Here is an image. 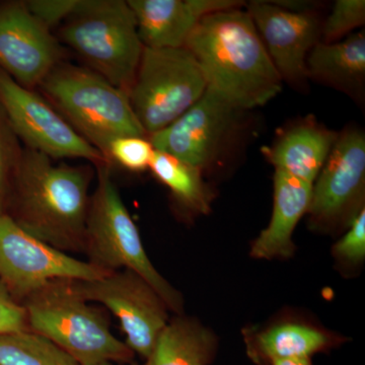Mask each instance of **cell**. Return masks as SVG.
Here are the masks:
<instances>
[{"label":"cell","instance_id":"cell-1","mask_svg":"<svg viewBox=\"0 0 365 365\" xmlns=\"http://www.w3.org/2000/svg\"><path fill=\"white\" fill-rule=\"evenodd\" d=\"M93 176L91 165L54 163L47 155L24 148L4 213L53 248L83 253Z\"/></svg>","mask_w":365,"mask_h":365},{"label":"cell","instance_id":"cell-2","mask_svg":"<svg viewBox=\"0 0 365 365\" xmlns=\"http://www.w3.org/2000/svg\"><path fill=\"white\" fill-rule=\"evenodd\" d=\"M185 48L198 61L207 88L239 109L263 107L282 91L251 16L240 7L203 18Z\"/></svg>","mask_w":365,"mask_h":365},{"label":"cell","instance_id":"cell-3","mask_svg":"<svg viewBox=\"0 0 365 365\" xmlns=\"http://www.w3.org/2000/svg\"><path fill=\"white\" fill-rule=\"evenodd\" d=\"M71 281H52L24 300L30 330L81 365L131 364L135 353L113 335L105 312L79 297Z\"/></svg>","mask_w":365,"mask_h":365},{"label":"cell","instance_id":"cell-4","mask_svg":"<svg viewBox=\"0 0 365 365\" xmlns=\"http://www.w3.org/2000/svg\"><path fill=\"white\" fill-rule=\"evenodd\" d=\"M39 88L74 130L106 158L115 139L148 137L132 110L128 93L88 67L60 62Z\"/></svg>","mask_w":365,"mask_h":365},{"label":"cell","instance_id":"cell-5","mask_svg":"<svg viewBox=\"0 0 365 365\" xmlns=\"http://www.w3.org/2000/svg\"><path fill=\"white\" fill-rule=\"evenodd\" d=\"M95 168L97 185L91 195L83 248L88 262L110 272L136 273L157 292L168 309L181 313V294L148 258L138 228L113 180L112 165L103 163Z\"/></svg>","mask_w":365,"mask_h":365},{"label":"cell","instance_id":"cell-6","mask_svg":"<svg viewBox=\"0 0 365 365\" xmlns=\"http://www.w3.org/2000/svg\"><path fill=\"white\" fill-rule=\"evenodd\" d=\"M60 36L88 68L128 93L144 48L128 2L78 0Z\"/></svg>","mask_w":365,"mask_h":365},{"label":"cell","instance_id":"cell-7","mask_svg":"<svg viewBox=\"0 0 365 365\" xmlns=\"http://www.w3.org/2000/svg\"><path fill=\"white\" fill-rule=\"evenodd\" d=\"M248 113L207 88L188 111L148 138L155 150L205 174L237 155L248 131Z\"/></svg>","mask_w":365,"mask_h":365},{"label":"cell","instance_id":"cell-8","mask_svg":"<svg viewBox=\"0 0 365 365\" xmlns=\"http://www.w3.org/2000/svg\"><path fill=\"white\" fill-rule=\"evenodd\" d=\"M206 90L201 67L187 48L144 47L128 97L148 136L176 121Z\"/></svg>","mask_w":365,"mask_h":365},{"label":"cell","instance_id":"cell-9","mask_svg":"<svg viewBox=\"0 0 365 365\" xmlns=\"http://www.w3.org/2000/svg\"><path fill=\"white\" fill-rule=\"evenodd\" d=\"M110 271L54 249L0 215V281L16 300L56 280L93 281Z\"/></svg>","mask_w":365,"mask_h":365},{"label":"cell","instance_id":"cell-10","mask_svg":"<svg viewBox=\"0 0 365 365\" xmlns=\"http://www.w3.org/2000/svg\"><path fill=\"white\" fill-rule=\"evenodd\" d=\"M0 108L11 130L25 148L54 160L83 158L95 167L107 158L83 137L45 98L19 85L0 69Z\"/></svg>","mask_w":365,"mask_h":365},{"label":"cell","instance_id":"cell-11","mask_svg":"<svg viewBox=\"0 0 365 365\" xmlns=\"http://www.w3.org/2000/svg\"><path fill=\"white\" fill-rule=\"evenodd\" d=\"M71 284L86 302H98L112 312L126 335L127 346L148 359L169 323V309L145 280L130 270H119L97 280L71 281Z\"/></svg>","mask_w":365,"mask_h":365},{"label":"cell","instance_id":"cell-12","mask_svg":"<svg viewBox=\"0 0 365 365\" xmlns=\"http://www.w3.org/2000/svg\"><path fill=\"white\" fill-rule=\"evenodd\" d=\"M365 134L356 126L340 132L313 185L309 222L319 230L351 225L364 209Z\"/></svg>","mask_w":365,"mask_h":365},{"label":"cell","instance_id":"cell-13","mask_svg":"<svg viewBox=\"0 0 365 365\" xmlns=\"http://www.w3.org/2000/svg\"><path fill=\"white\" fill-rule=\"evenodd\" d=\"M63 50L51 30L26 1L0 4V69L19 85L33 90L62 62Z\"/></svg>","mask_w":365,"mask_h":365},{"label":"cell","instance_id":"cell-14","mask_svg":"<svg viewBox=\"0 0 365 365\" xmlns=\"http://www.w3.org/2000/svg\"><path fill=\"white\" fill-rule=\"evenodd\" d=\"M247 11L282 81L304 90L309 79L307 56L322 41L319 11L294 13L270 1H251Z\"/></svg>","mask_w":365,"mask_h":365},{"label":"cell","instance_id":"cell-15","mask_svg":"<svg viewBox=\"0 0 365 365\" xmlns=\"http://www.w3.org/2000/svg\"><path fill=\"white\" fill-rule=\"evenodd\" d=\"M144 47L176 49L209 14L239 9L237 0H129Z\"/></svg>","mask_w":365,"mask_h":365},{"label":"cell","instance_id":"cell-16","mask_svg":"<svg viewBox=\"0 0 365 365\" xmlns=\"http://www.w3.org/2000/svg\"><path fill=\"white\" fill-rule=\"evenodd\" d=\"M338 135L311 115L281 128L273 143L262 148V153L275 170L314 184Z\"/></svg>","mask_w":365,"mask_h":365},{"label":"cell","instance_id":"cell-17","mask_svg":"<svg viewBox=\"0 0 365 365\" xmlns=\"http://www.w3.org/2000/svg\"><path fill=\"white\" fill-rule=\"evenodd\" d=\"M313 185L275 170L272 217L267 228L254 242L251 252L254 258L292 256L294 250L292 234L309 211Z\"/></svg>","mask_w":365,"mask_h":365},{"label":"cell","instance_id":"cell-18","mask_svg":"<svg viewBox=\"0 0 365 365\" xmlns=\"http://www.w3.org/2000/svg\"><path fill=\"white\" fill-rule=\"evenodd\" d=\"M309 78L364 101L365 88V33L360 31L339 42H319L307 59Z\"/></svg>","mask_w":365,"mask_h":365},{"label":"cell","instance_id":"cell-19","mask_svg":"<svg viewBox=\"0 0 365 365\" xmlns=\"http://www.w3.org/2000/svg\"><path fill=\"white\" fill-rule=\"evenodd\" d=\"M335 344V338L328 333L302 324L285 323L250 338L247 350L255 364L268 365L277 360L311 359Z\"/></svg>","mask_w":365,"mask_h":365},{"label":"cell","instance_id":"cell-20","mask_svg":"<svg viewBox=\"0 0 365 365\" xmlns=\"http://www.w3.org/2000/svg\"><path fill=\"white\" fill-rule=\"evenodd\" d=\"M215 352L216 339L210 331L179 317L163 329L145 365H209Z\"/></svg>","mask_w":365,"mask_h":365},{"label":"cell","instance_id":"cell-21","mask_svg":"<svg viewBox=\"0 0 365 365\" xmlns=\"http://www.w3.org/2000/svg\"><path fill=\"white\" fill-rule=\"evenodd\" d=\"M150 170L182 207L197 215H207L210 211L215 195L204 181L202 170L155 150Z\"/></svg>","mask_w":365,"mask_h":365},{"label":"cell","instance_id":"cell-22","mask_svg":"<svg viewBox=\"0 0 365 365\" xmlns=\"http://www.w3.org/2000/svg\"><path fill=\"white\" fill-rule=\"evenodd\" d=\"M0 365H81L64 350L33 331L0 335Z\"/></svg>","mask_w":365,"mask_h":365},{"label":"cell","instance_id":"cell-23","mask_svg":"<svg viewBox=\"0 0 365 365\" xmlns=\"http://www.w3.org/2000/svg\"><path fill=\"white\" fill-rule=\"evenodd\" d=\"M364 23V0H337L331 14L323 21L321 42L326 44L339 42Z\"/></svg>","mask_w":365,"mask_h":365},{"label":"cell","instance_id":"cell-24","mask_svg":"<svg viewBox=\"0 0 365 365\" xmlns=\"http://www.w3.org/2000/svg\"><path fill=\"white\" fill-rule=\"evenodd\" d=\"M155 148L148 137L123 136L113 140L107 151V160L130 172L150 169Z\"/></svg>","mask_w":365,"mask_h":365},{"label":"cell","instance_id":"cell-25","mask_svg":"<svg viewBox=\"0 0 365 365\" xmlns=\"http://www.w3.org/2000/svg\"><path fill=\"white\" fill-rule=\"evenodd\" d=\"M21 150L19 138L11 130L6 115L0 108V215L4 213L7 194Z\"/></svg>","mask_w":365,"mask_h":365},{"label":"cell","instance_id":"cell-26","mask_svg":"<svg viewBox=\"0 0 365 365\" xmlns=\"http://www.w3.org/2000/svg\"><path fill=\"white\" fill-rule=\"evenodd\" d=\"M29 330L25 307L14 299L9 288L0 281V335Z\"/></svg>","mask_w":365,"mask_h":365},{"label":"cell","instance_id":"cell-27","mask_svg":"<svg viewBox=\"0 0 365 365\" xmlns=\"http://www.w3.org/2000/svg\"><path fill=\"white\" fill-rule=\"evenodd\" d=\"M349 227L347 234L334 247V251L343 260L357 263L365 257V209Z\"/></svg>","mask_w":365,"mask_h":365},{"label":"cell","instance_id":"cell-28","mask_svg":"<svg viewBox=\"0 0 365 365\" xmlns=\"http://www.w3.org/2000/svg\"><path fill=\"white\" fill-rule=\"evenodd\" d=\"M26 4L31 13L51 30L73 13L78 0H32Z\"/></svg>","mask_w":365,"mask_h":365},{"label":"cell","instance_id":"cell-29","mask_svg":"<svg viewBox=\"0 0 365 365\" xmlns=\"http://www.w3.org/2000/svg\"><path fill=\"white\" fill-rule=\"evenodd\" d=\"M274 6L285 9V11H294V13H306V11H319L321 9V2L316 1H299V0H278L270 1Z\"/></svg>","mask_w":365,"mask_h":365},{"label":"cell","instance_id":"cell-30","mask_svg":"<svg viewBox=\"0 0 365 365\" xmlns=\"http://www.w3.org/2000/svg\"><path fill=\"white\" fill-rule=\"evenodd\" d=\"M268 365H313L311 359L277 360Z\"/></svg>","mask_w":365,"mask_h":365},{"label":"cell","instance_id":"cell-31","mask_svg":"<svg viewBox=\"0 0 365 365\" xmlns=\"http://www.w3.org/2000/svg\"><path fill=\"white\" fill-rule=\"evenodd\" d=\"M98 365H111V364H108V362H107V364H98ZM132 365H137V364H133Z\"/></svg>","mask_w":365,"mask_h":365}]
</instances>
